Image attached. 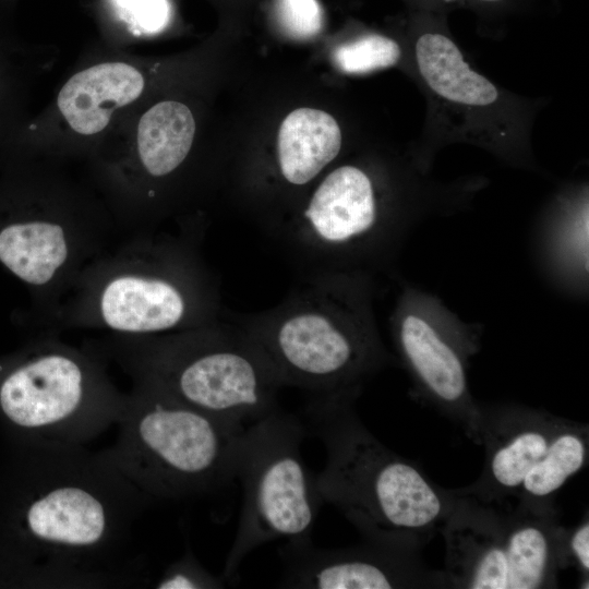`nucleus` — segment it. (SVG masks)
Masks as SVG:
<instances>
[{
    "label": "nucleus",
    "mask_w": 589,
    "mask_h": 589,
    "mask_svg": "<svg viewBox=\"0 0 589 589\" xmlns=\"http://www.w3.org/2000/svg\"><path fill=\"white\" fill-rule=\"evenodd\" d=\"M151 503L100 452L11 441L0 460V587L143 582L127 551Z\"/></svg>",
    "instance_id": "nucleus-1"
},
{
    "label": "nucleus",
    "mask_w": 589,
    "mask_h": 589,
    "mask_svg": "<svg viewBox=\"0 0 589 589\" xmlns=\"http://www.w3.org/2000/svg\"><path fill=\"white\" fill-rule=\"evenodd\" d=\"M375 294V276L369 273H302L275 306L228 314L261 348L284 386L356 404L377 373L398 362L381 337Z\"/></svg>",
    "instance_id": "nucleus-2"
},
{
    "label": "nucleus",
    "mask_w": 589,
    "mask_h": 589,
    "mask_svg": "<svg viewBox=\"0 0 589 589\" xmlns=\"http://www.w3.org/2000/svg\"><path fill=\"white\" fill-rule=\"evenodd\" d=\"M223 313L216 278L196 243L142 231L93 260L51 318L60 327L148 337L209 324Z\"/></svg>",
    "instance_id": "nucleus-3"
},
{
    "label": "nucleus",
    "mask_w": 589,
    "mask_h": 589,
    "mask_svg": "<svg viewBox=\"0 0 589 589\" xmlns=\"http://www.w3.org/2000/svg\"><path fill=\"white\" fill-rule=\"evenodd\" d=\"M306 424L326 450L316 485L364 537L381 545L419 552L458 500L433 483L416 462L381 443L361 422L354 402L313 398Z\"/></svg>",
    "instance_id": "nucleus-4"
},
{
    "label": "nucleus",
    "mask_w": 589,
    "mask_h": 589,
    "mask_svg": "<svg viewBox=\"0 0 589 589\" xmlns=\"http://www.w3.org/2000/svg\"><path fill=\"white\" fill-rule=\"evenodd\" d=\"M148 337L111 335L92 345L133 381L220 420L240 425L278 409L284 387L271 361L229 316Z\"/></svg>",
    "instance_id": "nucleus-5"
},
{
    "label": "nucleus",
    "mask_w": 589,
    "mask_h": 589,
    "mask_svg": "<svg viewBox=\"0 0 589 589\" xmlns=\"http://www.w3.org/2000/svg\"><path fill=\"white\" fill-rule=\"evenodd\" d=\"M103 456L151 502L214 494L236 480L240 426L133 383Z\"/></svg>",
    "instance_id": "nucleus-6"
},
{
    "label": "nucleus",
    "mask_w": 589,
    "mask_h": 589,
    "mask_svg": "<svg viewBox=\"0 0 589 589\" xmlns=\"http://www.w3.org/2000/svg\"><path fill=\"white\" fill-rule=\"evenodd\" d=\"M91 345L47 335L0 361V424L10 441L85 446L116 425L125 395Z\"/></svg>",
    "instance_id": "nucleus-7"
},
{
    "label": "nucleus",
    "mask_w": 589,
    "mask_h": 589,
    "mask_svg": "<svg viewBox=\"0 0 589 589\" xmlns=\"http://www.w3.org/2000/svg\"><path fill=\"white\" fill-rule=\"evenodd\" d=\"M420 219L387 211L373 178L356 165L332 170L291 225L274 233L302 273L393 269Z\"/></svg>",
    "instance_id": "nucleus-8"
},
{
    "label": "nucleus",
    "mask_w": 589,
    "mask_h": 589,
    "mask_svg": "<svg viewBox=\"0 0 589 589\" xmlns=\"http://www.w3.org/2000/svg\"><path fill=\"white\" fill-rule=\"evenodd\" d=\"M479 444L485 459L480 478L456 491L514 509L554 512L556 494L589 458L587 424L518 404H481Z\"/></svg>",
    "instance_id": "nucleus-9"
},
{
    "label": "nucleus",
    "mask_w": 589,
    "mask_h": 589,
    "mask_svg": "<svg viewBox=\"0 0 589 589\" xmlns=\"http://www.w3.org/2000/svg\"><path fill=\"white\" fill-rule=\"evenodd\" d=\"M305 435L301 421L279 408L245 426L236 469L242 506L221 574L226 584L239 580L240 565L260 545L276 539L311 538L324 501L316 474L301 454Z\"/></svg>",
    "instance_id": "nucleus-10"
},
{
    "label": "nucleus",
    "mask_w": 589,
    "mask_h": 589,
    "mask_svg": "<svg viewBox=\"0 0 589 589\" xmlns=\"http://www.w3.org/2000/svg\"><path fill=\"white\" fill-rule=\"evenodd\" d=\"M389 324L413 394L479 444L481 404L473 398L467 375L481 347L480 324L465 322L437 296L407 283Z\"/></svg>",
    "instance_id": "nucleus-11"
},
{
    "label": "nucleus",
    "mask_w": 589,
    "mask_h": 589,
    "mask_svg": "<svg viewBox=\"0 0 589 589\" xmlns=\"http://www.w3.org/2000/svg\"><path fill=\"white\" fill-rule=\"evenodd\" d=\"M279 588L393 589L448 588L444 572L428 569L419 552L365 543L323 549L311 538L288 540L278 549Z\"/></svg>",
    "instance_id": "nucleus-12"
},
{
    "label": "nucleus",
    "mask_w": 589,
    "mask_h": 589,
    "mask_svg": "<svg viewBox=\"0 0 589 589\" xmlns=\"http://www.w3.org/2000/svg\"><path fill=\"white\" fill-rule=\"evenodd\" d=\"M455 492L458 500L440 529L448 588L507 589L504 513Z\"/></svg>",
    "instance_id": "nucleus-13"
},
{
    "label": "nucleus",
    "mask_w": 589,
    "mask_h": 589,
    "mask_svg": "<svg viewBox=\"0 0 589 589\" xmlns=\"http://www.w3.org/2000/svg\"><path fill=\"white\" fill-rule=\"evenodd\" d=\"M506 527L507 589L557 587V575L567 568V529L558 522L557 510L504 513Z\"/></svg>",
    "instance_id": "nucleus-14"
},
{
    "label": "nucleus",
    "mask_w": 589,
    "mask_h": 589,
    "mask_svg": "<svg viewBox=\"0 0 589 589\" xmlns=\"http://www.w3.org/2000/svg\"><path fill=\"white\" fill-rule=\"evenodd\" d=\"M419 74L435 98L458 112L477 115L501 103L498 88L465 60L458 46L438 32L422 33L416 40Z\"/></svg>",
    "instance_id": "nucleus-15"
},
{
    "label": "nucleus",
    "mask_w": 589,
    "mask_h": 589,
    "mask_svg": "<svg viewBox=\"0 0 589 589\" xmlns=\"http://www.w3.org/2000/svg\"><path fill=\"white\" fill-rule=\"evenodd\" d=\"M143 86L132 65L101 63L73 75L58 95V107L74 131L91 135L106 128L115 109L135 100Z\"/></svg>",
    "instance_id": "nucleus-16"
},
{
    "label": "nucleus",
    "mask_w": 589,
    "mask_h": 589,
    "mask_svg": "<svg viewBox=\"0 0 589 589\" xmlns=\"http://www.w3.org/2000/svg\"><path fill=\"white\" fill-rule=\"evenodd\" d=\"M340 147V128L329 113L312 108L296 109L279 128V173L286 183L304 187L338 156Z\"/></svg>",
    "instance_id": "nucleus-17"
},
{
    "label": "nucleus",
    "mask_w": 589,
    "mask_h": 589,
    "mask_svg": "<svg viewBox=\"0 0 589 589\" xmlns=\"http://www.w3.org/2000/svg\"><path fill=\"white\" fill-rule=\"evenodd\" d=\"M542 225L534 232L536 256L542 273L562 291L584 294L588 280L587 208L564 212Z\"/></svg>",
    "instance_id": "nucleus-18"
},
{
    "label": "nucleus",
    "mask_w": 589,
    "mask_h": 589,
    "mask_svg": "<svg viewBox=\"0 0 589 589\" xmlns=\"http://www.w3.org/2000/svg\"><path fill=\"white\" fill-rule=\"evenodd\" d=\"M195 133L191 110L175 100H165L148 109L139 122L137 153L144 170L164 178L187 158Z\"/></svg>",
    "instance_id": "nucleus-19"
},
{
    "label": "nucleus",
    "mask_w": 589,
    "mask_h": 589,
    "mask_svg": "<svg viewBox=\"0 0 589 589\" xmlns=\"http://www.w3.org/2000/svg\"><path fill=\"white\" fill-rule=\"evenodd\" d=\"M401 57L399 45L392 38L370 34L340 45L334 51L338 69L348 74H365L395 65Z\"/></svg>",
    "instance_id": "nucleus-20"
},
{
    "label": "nucleus",
    "mask_w": 589,
    "mask_h": 589,
    "mask_svg": "<svg viewBox=\"0 0 589 589\" xmlns=\"http://www.w3.org/2000/svg\"><path fill=\"white\" fill-rule=\"evenodd\" d=\"M157 589H219L226 587L223 576L208 572L191 549L168 565L154 582Z\"/></svg>",
    "instance_id": "nucleus-21"
},
{
    "label": "nucleus",
    "mask_w": 589,
    "mask_h": 589,
    "mask_svg": "<svg viewBox=\"0 0 589 589\" xmlns=\"http://www.w3.org/2000/svg\"><path fill=\"white\" fill-rule=\"evenodd\" d=\"M119 15L134 33L155 34L170 20L168 0H111Z\"/></svg>",
    "instance_id": "nucleus-22"
},
{
    "label": "nucleus",
    "mask_w": 589,
    "mask_h": 589,
    "mask_svg": "<svg viewBox=\"0 0 589 589\" xmlns=\"http://www.w3.org/2000/svg\"><path fill=\"white\" fill-rule=\"evenodd\" d=\"M280 25L294 38H310L322 28V9L316 0H278Z\"/></svg>",
    "instance_id": "nucleus-23"
},
{
    "label": "nucleus",
    "mask_w": 589,
    "mask_h": 589,
    "mask_svg": "<svg viewBox=\"0 0 589 589\" xmlns=\"http://www.w3.org/2000/svg\"><path fill=\"white\" fill-rule=\"evenodd\" d=\"M566 565L580 574V588H589V518L586 515L577 527L567 529L565 538Z\"/></svg>",
    "instance_id": "nucleus-24"
},
{
    "label": "nucleus",
    "mask_w": 589,
    "mask_h": 589,
    "mask_svg": "<svg viewBox=\"0 0 589 589\" xmlns=\"http://www.w3.org/2000/svg\"><path fill=\"white\" fill-rule=\"evenodd\" d=\"M446 2H449V1H455V0H444ZM479 1H483V2H500V1H503V0H479Z\"/></svg>",
    "instance_id": "nucleus-25"
}]
</instances>
